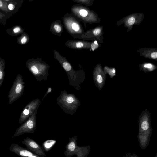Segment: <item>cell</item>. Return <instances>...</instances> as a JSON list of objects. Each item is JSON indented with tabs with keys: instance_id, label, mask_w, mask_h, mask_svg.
I'll use <instances>...</instances> for the list:
<instances>
[{
	"instance_id": "30bf717a",
	"label": "cell",
	"mask_w": 157,
	"mask_h": 157,
	"mask_svg": "<svg viewBox=\"0 0 157 157\" xmlns=\"http://www.w3.org/2000/svg\"><path fill=\"white\" fill-rule=\"evenodd\" d=\"M7 33L12 36H16L23 33L25 31L23 28L20 25L14 26L10 28L6 29Z\"/></svg>"
},
{
	"instance_id": "2e32d148",
	"label": "cell",
	"mask_w": 157,
	"mask_h": 157,
	"mask_svg": "<svg viewBox=\"0 0 157 157\" xmlns=\"http://www.w3.org/2000/svg\"><path fill=\"white\" fill-rule=\"evenodd\" d=\"M19 154L22 157H29L33 153L26 149H22L19 152Z\"/></svg>"
},
{
	"instance_id": "ffe728a7",
	"label": "cell",
	"mask_w": 157,
	"mask_h": 157,
	"mask_svg": "<svg viewBox=\"0 0 157 157\" xmlns=\"http://www.w3.org/2000/svg\"><path fill=\"white\" fill-rule=\"evenodd\" d=\"M128 22L130 25H132L135 22V19L133 17H131L129 18L128 20Z\"/></svg>"
},
{
	"instance_id": "cb8c5ba5",
	"label": "cell",
	"mask_w": 157,
	"mask_h": 157,
	"mask_svg": "<svg viewBox=\"0 0 157 157\" xmlns=\"http://www.w3.org/2000/svg\"><path fill=\"white\" fill-rule=\"evenodd\" d=\"M144 67L146 68L150 69L152 67V65L150 63L146 64L144 65Z\"/></svg>"
},
{
	"instance_id": "ac0fdd59",
	"label": "cell",
	"mask_w": 157,
	"mask_h": 157,
	"mask_svg": "<svg viewBox=\"0 0 157 157\" xmlns=\"http://www.w3.org/2000/svg\"><path fill=\"white\" fill-rule=\"evenodd\" d=\"M98 46V44L96 41H95L91 44V48L90 50H92L94 51V50L96 49Z\"/></svg>"
},
{
	"instance_id": "603a6c76",
	"label": "cell",
	"mask_w": 157,
	"mask_h": 157,
	"mask_svg": "<svg viewBox=\"0 0 157 157\" xmlns=\"http://www.w3.org/2000/svg\"><path fill=\"white\" fill-rule=\"evenodd\" d=\"M151 56L153 59H156L157 58V52H154L152 53L151 54Z\"/></svg>"
},
{
	"instance_id": "3957f363",
	"label": "cell",
	"mask_w": 157,
	"mask_h": 157,
	"mask_svg": "<svg viewBox=\"0 0 157 157\" xmlns=\"http://www.w3.org/2000/svg\"><path fill=\"white\" fill-rule=\"evenodd\" d=\"M25 87V83L22 76L20 74H17L9 92V104H11L23 95Z\"/></svg>"
},
{
	"instance_id": "7c38bea8",
	"label": "cell",
	"mask_w": 157,
	"mask_h": 157,
	"mask_svg": "<svg viewBox=\"0 0 157 157\" xmlns=\"http://www.w3.org/2000/svg\"><path fill=\"white\" fill-rule=\"evenodd\" d=\"M30 40L28 35L25 32L18 37L17 40V42L20 45H24L26 44Z\"/></svg>"
},
{
	"instance_id": "6da1fadb",
	"label": "cell",
	"mask_w": 157,
	"mask_h": 157,
	"mask_svg": "<svg viewBox=\"0 0 157 157\" xmlns=\"http://www.w3.org/2000/svg\"><path fill=\"white\" fill-rule=\"evenodd\" d=\"M63 23L67 31L74 38L81 39L84 30L81 21L72 13H67L63 17Z\"/></svg>"
},
{
	"instance_id": "9c48e42d",
	"label": "cell",
	"mask_w": 157,
	"mask_h": 157,
	"mask_svg": "<svg viewBox=\"0 0 157 157\" xmlns=\"http://www.w3.org/2000/svg\"><path fill=\"white\" fill-rule=\"evenodd\" d=\"M65 45L71 49H82L86 47V44L83 41L69 40L65 43Z\"/></svg>"
},
{
	"instance_id": "277c9868",
	"label": "cell",
	"mask_w": 157,
	"mask_h": 157,
	"mask_svg": "<svg viewBox=\"0 0 157 157\" xmlns=\"http://www.w3.org/2000/svg\"><path fill=\"white\" fill-rule=\"evenodd\" d=\"M36 126L35 115L33 114L17 129L15 135L17 136L25 133H33L36 128Z\"/></svg>"
},
{
	"instance_id": "d6986e66",
	"label": "cell",
	"mask_w": 157,
	"mask_h": 157,
	"mask_svg": "<svg viewBox=\"0 0 157 157\" xmlns=\"http://www.w3.org/2000/svg\"><path fill=\"white\" fill-rule=\"evenodd\" d=\"M101 30L99 28H96L94 30L92 33L95 36L98 35L101 33Z\"/></svg>"
},
{
	"instance_id": "e0dca14e",
	"label": "cell",
	"mask_w": 157,
	"mask_h": 157,
	"mask_svg": "<svg viewBox=\"0 0 157 157\" xmlns=\"http://www.w3.org/2000/svg\"><path fill=\"white\" fill-rule=\"evenodd\" d=\"M149 127V124L147 121H144L142 122L141 124L142 129L144 130H147Z\"/></svg>"
},
{
	"instance_id": "52a82bcc",
	"label": "cell",
	"mask_w": 157,
	"mask_h": 157,
	"mask_svg": "<svg viewBox=\"0 0 157 157\" xmlns=\"http://www.w3.org/2000/svg\"><path fill=\"white\" fill-rule=\"evenodd\" d=\"M7 3L9 14L12 16L17 13L22 6L23 0H6Z\"/></svg>"
},
{
	"instance_id": "5bb4252c",
	"label": "cell",
	"mask_w": 157,
	"mask_h": 157,
	"mask_svg": "<svg viewBox=\"0 0 157 157\" xmlns=\"http://www.w3.org/2000/svg\"><path fill=\"white\" fill-rule=\"evenodd\" d=\"M0 11L1 12L10 15L8 13L7 9V3L6 0H0Z\"/></svg>"
},
{
	"instance_id": "7402d4cb",
	"label": "cell",
	"mask_w": 157,
	"mask_h": 157,
	"mask_svg": "<svg viewBox=\"0 0 157 157\" xmlns=\"http://www.w3.org/2000/svg\"><path fill=\"white\" fill-rule=\"evenodd\" d=\"M97 82L100 83L102 82L103 81V78L101 75H98L97 76Z\"/></svg>"
},
{
	"instance_id": "8fae6325",
	"label": "cell",
	"mask_w": 157,
	"mask_h": 157,
	"mask_svg": "<svg viewBox=\"0 0 157 157\" xmlns=\"http://www.w3.org/2000/svg\"><path fill=\"white\" fill-rule=\"evenodd\" d=\"M5 60L0 56V88L5 78Z\"/></svg>"
},
{
	"instance_id": "5b68a950",
	"label": "cell",
	"mask_w": 157,
	"mask_h": 157,
	"mask_svg": "<svg viewBox=\"0 0 157 157\" xmlns=\"http://www.w3.org/2000/svg\"><path fill=\"white\" fill-rule=\"evenodd\" d=\"M24 144L27 148L40 157H46V155L43 148L34 140L29 138L24 140Z\"/></svg>"
},
{
	"instance_id": "8992f818",
	"label": "cell",
	"mask_w": 157,
	"mask_h": 157,
	"mask_svg": "<svg viewBox=\"0 0 157 157\" xmlns=\"http://www.w3.org/2000/svg\"><path fill=\"white\" fill-rule=\"evenodd\" d=\"M35 102L32 101L23 108L19 116V124H21L24 122L32 115L36 108Z\"/></svg>"
},
{
	"instance_id": "4316f807",
	"label": "cell",
	"mask_w": 157,
	"mask_h": 157,
	"mask_svg": "<svg viewBox=\"0 0 157 157\" xmlns=\"http://www.w3.org/2000/svg\"><path fill=\"white\" fill-rule=\"evenodd\" d=\"M112 72L113 73H115V70H114V69L112 71Z\"/></svg>"
},
{
	"instance_id": "ba28073f",
	"label": "cell",
	"mask_w": 157,
	"mask_h": 157,
	"mask_svg": "<svg viewBox=\"0 0 157 157\" xmlns=\"http://www.w3.org/2000/svg\"><path fill=\"white\" fill-rule=\"evenodd\" d=\"M50 31L54 35L60 36L63 31V26L61 21L57 20L51 25Z\"/></svg>"
},
{
	"instance_id": "484cf974",
	"label": "cell",
	"mask_w": 157,
	"mask_h": 157,
	"mask_svg": "<svg viewBox=\"0 0 157 157\" xmlns=\"http://www.w3.org/2000/svg\"><path fill=\"white\" fill-rule=\"evenodd\" d=\"M51 90H52V89H51V88H49V89H48V91L47 92V94L48 93H49L51 91Z\"/></svg>"
},
{
	"instance_id": "44dd1931",
	"label": "cell",
	"mask_w": 157,
	"mask_h": 157,
	"mask_svg": "<svg viewBox=\"0 0 157 157\" xmlns=\"http://www.w3.org/2000/svg\"><path fill=\"white\" fill-rule=\"evenodd\" d=\"M74 101L73 97L71 96H69L66 99L67 102L69 103H72Z\"/></svg>"
},
{
	"instance_id": "4fadbf2b",
	"label": "cell",
	"mask_w": 157,
	"mask_h": 157,
	"mask_svg": "<svg viewBox=\"0 0 157 157\" xmlns=\"http://www.w3.org/2000/svg\"><path fill=\"white\" fill-rule=\"evenodd\" d=\"M56 140H46L42 144L43 148L46 152L49 151L56 143Z\"/></svg>"
},
{
	"instance_id": "d4e9b609",
	"label": "cell",
	"mask_w": 157,
	"mask_h": 157,
	"mask_svg": "<svg viewBox=\"0 0 157 157\" xmlns=\"http://www.w3.org/2000/svg\"><path fill=\"white\" fill-rule=\"evenodd\" d=\"M29 157H40L35 154L33 153V155Z\"/></svg>"
},
{
	"instance_id": "7a4b0ae2",
	"label": "cell",
	"mask_w": 157,
	"mask_h": 157,
	"mask_svg": "<svg viewBox=\"0 0 157 157\" xmlns=\"http://www.w3.org/2000/svg\"><path fill=\"white\" fill-rule=\"evenodd\" d=\"M77 136H75L69 138V142L65 146L64 154L66 157H71L75 155L76 157H86L90 151V147L78 146Z\"/></svg>"
},
{
	"instance_id": "9a60e30c",
	"label": "cell",
	"mask_w": 157,
	"mask_h": 157,
	"mask_svg": "<svg viewBox=\"0 0 157 157\" xmlns=\"http://www.w3.org/2000/svg\"><path fill=\"white\" fill-rule=\"evenodd\" d=\"M11 16L0 11V25L5 26L7 20Z\"/></svg>"
}]
</instances>
